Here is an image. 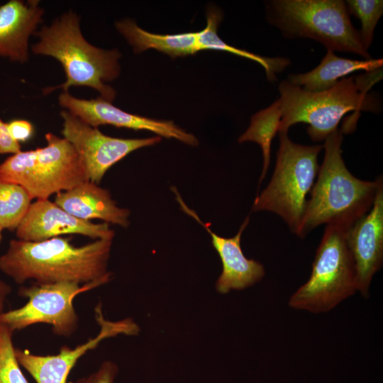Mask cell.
Returning a JSON list of instances; mask_svg holds the SVG:
<instances>
[{
  "instance_id": "24",
  "label": "cell",
  "mask_w": 383,
  "mask_h": 383,
  "mask_svg": "<svg viewBox=\"0 0 383 383\" xmlns=\"http://www.w3.org/2000/svg\"><path fill=\"white\" fill-rule=\"evenodd\" d=\"M13 333L0 323V383H28L16 357Z\"/></svg>"
},
{
  "instance_id": "20",
  "label": "cell",
  "mask_w": 383,
  "mask_h": 383,
  "mask_svg": "<svg viewBox=\"0 0 383 383\" xmlns=\"http://www.w3.org/2000/svg\"><path fill=\"white\" fill-rule=\"evenodd\" d=\"M222 19L223 13L219 9L210 6L207 9L206 26L204 29L198 32L199 42L203 50L226 51L253 60L264 68L267 79L272 82L276 79L277 74L280 73L289 66L290 64L289 59L261 56L245 50L235 48L225 43L217 34Z\"/></svg>"
},
{
  "instance_id": "28",
  "label": "cell",
  "mask_w": 383,
  "mask_h": 383,
  "mask_svg": "<svg viewBox=\"0 0 383 383\" xmlns=\"http://www.w3.org/2000/svg\"><path fill=\"white\" fill-rule=\"evenodd\" d=\"M11 292V287L0 279V315L4 312V305L8 296Z\"/></svg>"
},
{
  "instance_id": "25",
  "label": "cell",
  "mask_w": 383,
  "mask_h": 383,
  "mask_svg": "<svg viewBox=\"0 0 383 383\" xmlns=\"http://www.w3.org/2000/svg\"><path fill=\"white\" fill-rule=\"evenodd\" d=\"M118 372L115 362L104 361L95 372L79 379L76 383H114Z\"/></svg>"
},
{
  "instance_id": "21",
  "label": "cell",
  "mask_w": 383,
  "mask_h": 383,
  "mask_svg": "<svg viewBox=\"0 0 383 383\" xmlns=\"http://www.w3.org/2000/svg\"><path fill=\"white\" fill-rule=\"evenodd\" d=\"M281 111L277 101L266 109L255 113L248 129L239 137L238 142L252 141L257 143L262 151L263 168L259 184L264 179L270 162L271 143L279 132Z\"/></svg>"
},
{
  "instance_id": "9",
  "label": "cell",
  "mask_w": 383,
  "mask_h": 383,
  "mask_svg": "<svg viewBox=\"0 0 383 383\" xmlns=\"http://www.w3.org/2000/svg\"><path fill=\"white\" fill-rule=\"evenodd\" d=\"M101 284L92 282L82 286L77 282L36 284L21 287L18 294L28 299L23 306L0 315V323L13 332L37 323L52 327L54 334L70 337L79 326V316L74 309V297Z\"/></svg>"
},
{
  "instance_id": "4",
  "label": "cell",
  "mask_w": 383,
  "mask_h": 383,
  "mask_svg": "<svg viewBox=\"0 0 383 383\" xmlns=\"http://www.w3.org/2000/svg\"><path fill=\"white\" fill-rule=\"evenodd\" d=\"M382 79V67L357 76L344 77L329 89L311 92L294 86L287 80L278 86L277 100L281 111L279 133H288L298 123H307L306 131L314 142L325 140L338 129L341 118L348 112L355 117L362 110L374 111V99L370 89Z\"/></svg>"
},
{
  "instance_id": "8",
  "label": "cell",
  "mask_w": 383,
  "mask_h": 383,
  "mask_svg": "<svg viewBox=\"0 0 383 383\" xmlns=\"http://www.w3.org/2000/svg\"><path fill=\"white\" fill-rule=\"evenodd\" d=\"M345 232L338 226L327 225L310 277L290 297L291 307L325 313L357 290L355 263Z\"/></svg>"
},
{
  "instance_id": "1",
  "label": "cell",
  "mask_w": 383,
  "mask_h": 383,
  "mask_svg": "<svg viewBox=\"0 0 383 383\" xmlns=\"http://www.w3.org/2000/svg\"><path fill=\"white\" fill-rule=\"evenodd\" d=\"M112 241L97 239L74 246L63 237L36 242L13 239L0 256V271L19 284L28 280L103 284L111 279L108 262Z\"/></svg>"
},
{
  "instance_id": "3",
  "label": "cell",
  "mask_w": 383,
  "mask_h": 383,
  "mask_svg": "<svg viewBox=\"0 0 383 383\" xmlns=\"http://www.w3.org/2000/svg\"><path fill=\"white\" fill-rule=\"evenodd\" d=\"M343 131L337 129L324 140V158L311 190L299 237L326 223L348 231L371 209L382 176L365 181L353 176L342 157Z\"/></svg>"
},
{
  "instance_id": "16",
  "label": "cell",
  "mask_w": 383,
  "mask_h": 383,
  "mask_svg": "<svg viewBox=\"0 0 383 383\" xmlns=\"http://www.w3.org/2000/svg\"><path fill=\"white\" fill-rule=\"evenodd\" d=\"M38 0H10L0 6V58L25 63L29 38L43 22L45 11Z\"/></svg>"
},
{
  "instance_id": "6",
  "label": "cell",
  "mask_w": 383,
  "mask_h": 383,
  "mask_svg": "<svg viewBox=\"0 0 383 383\" xmlns=\"http://www.w3.org/2000/svg\"><path fill=\"white\" fill-rule=\"evenodd\" d=\"M46 145L20 151L0 164V180L23 187L31 199H48L89 181L86 167L73 145L52 133Z\"/></svg>"
},
{
  "instance_id": "27",
  "label": "cell",
  "mask_w": 383,
  "mask_h": 383,
  "mask_svg": "<svg viewBox=\"0 0 383 383\" xmlns=\"http://www.w3.org/2000/svg\"><path fill=\"white\" fill-rule=\"evenodd\" d=\"M21 151V144L11 135L7 123L0 118V154H16Z\"/></svg>"
},
{
  "instance_id": "22",
  "label": "cell",
  "mask_w": 383,
  "mask_h": 383,
  "mask_svg": "<svg viewBox=\"0 0 383 383\" xmlns=\"http://www.w3.org/2000/svg\"><path fill=\"white\" fill-rule=\"evenodd\" d=\"M31 198L21 185L0 180V223L4 229L16 231L26 214Z\"/></svg>"
},
{
  "instance_id": "26",
  "label": "cell",
  "mask_w": 383,
  "mask_h": 383,
  "mask_svg": "<svg viewBox=\"0 0 383 383\" xmlns=\"http://www.w3.org/2000/svg\"><path fill=\"white\" fill-rule=\"evenodd\" d=\"M7 126L11 137L19 143L29 140L33 135L34 127L27 120H13Z\"/></svg>"
},
{
  "instance_id": "5",
  "label": "cell",
  "mask_w": 383,
  "mask_h": 383,
  "mask_svg": "<svg viewBox=\"0 0 383 383\" xmlns=\"http://www.w3.org/2000/svg\"><path fill=\"white\" fill-rule=\"evenodd\" d=\"M268 21L289 38H306L327 50L348 52L371 59L353 26L341 0H273L268 4Z\"/></svg>"
},
{
  "instance_id": "19",
  "label": "cell",
  "mask_w": 383,
  "mask_h": 383,
  "mask_svg": "<svg viewBox=\"0 0 383 383\" xmlns=\"http://www.w3.org/2000/svg\"><path fill=\"white\" fill-rule=\"evenodd\" d=\"M115 27L136 54L152 48L174 59L203 50L199 42L198 32L165 35L152 33L139 27L135 21L130 18L116 21Z\"/></svg>"
},
{
  "instance_id": "10",
  "label": "cell",
  "mask_w": 383,
  "mask_h": 383,
  "mask_svg": "<svg viewBox=\"0 0 383 383\" xmlns=\"http://www.w3.org/2000/svg\"><path fill=\"white\" fill-rule=\"evenodd\" d=\"M63 138L74 148L82 159L90 181L99 184L106 172L131 152L154 145L161 137L119 138L103 133L66 110L60 112Z\"/></svg>"
},
{
  "instance_id": "12",
  "label": "cell",
  "mask_w": 383,
  "mask_h": 383,
  "mask_svg": "<svg viewBox=\"0 0 383 383\" xmlns=\"http://www.w3.org/2000/svg\"><path fill=\"white\" fill-rule=\"evenodd\" d=\"M59 105L86 123L96 128L111 125L117 128L145 130L160 137L174 138L185 144L196 146L198 139L172 121H160L128 113L101 97L85 99L77 98L68 91L58 96Z\"/></svg>"
},
{
  "instance_id": "14",
  "label": "cell",
  "mask_w": 383,
  "mask_h": 383,
  "mask_svg": "<svg viewBox=\"0 0 383 383\" xmlns=\"http://www.w3.org/2000/svg\"><path fill=\"white\" fill-rule=\"evenodd\" d=\"M355 260L357 290L368 297L370 282L383 262V183L370 210L345 232Z\"/></svg>"
},
{
  "instance_id": "29",
  "label": "cell",
  "mask_w": 383,
  "mask_h": 383,
  "mask_svg": "<svg viewBox=\"0 0 383 383\" xmlns=\"http://www.w3.org/2000/svg\"><path fill=\"white\" fill-rule=\"evenodd\" d=\"M4 229L3 228L1 223H0V243L1 242V240H2V232Z\"/></svg>"
},
{
  "instance_id": "13",
  "label": "cell",
  "mask_w": 383,
  "mask_h": 383,
  "mask_svg": "<svg viewBox=\"0 0 383 383\" xmlns=\"http://www.w3.org/2000/svg\"><path fill=\"white\" fill-rule=\"evenodd\" d=\"M15 231L17 239L30 242L66 234H79L95 240L113 239L115 235L109 223L79 219L49 199L32 202Z\"/></svg>"
},
{
  "instance_id": "18",
  "label": "cell",
  "mask_w": 383,
  "mask_h": 383,
  "mask_svg": "<svg viewBox=\"0 0 383 383\" xmlns=\"http://www.w3.org/2000/svg\"><path fill=\"white\" fill-rule=\"evenodd\" d=\"M382 59L353 60L338 57L333 51L327 50L316 68L302 74H292L287 81L307 91H323L335 86L351 72L357 70L371 72L382 68Z\"/></svg>"
},
{
  "instance_id": "17",
  "label": "cell",
  "mask_w": 383,
  "mask_h": 383,
  "mask_svg": "<svg viewBox=\"0 0 383 383\" xmlns=\"http://www.w3.org/2000/svg\"><path fill=\"white\" fill-rule=\"evenodd\" d=\"M54 202L81 220L99 219L123 228L130 224V211L118 206L109 190L90 180L57 194Z\"/></svg>"
},
{
  "instance_id": "7",
  "label": "cell",
  "mask_w": 383,
  "mask_h": 383,
  "mask_svg": "<svg viewBox=\"0 0 383 383\" xmlns=\"http://www.w3.org/2000/svg\"><path fill=\"white\" fill-rule=\"evenodd\" d=\"M279 147L274 170L267 187L257 196L252 211L279 215L299 236L311 192L319 170L318 156L323 145L292 142L287 133H279Z\"/></svg>"
},
{
  "instance_id": "15",
  "label": "cell",
  "mask_w": 383,
  "mask_h": 383,
  "mask_svg": "<svg viewBox=\"0 0 383 383\" xmlns=\"http://www.w3.org/2000/svg\"><path fill=\"white\" fill-rule=\"evenodd\" d=\"M181 209L198 221L211 237V243L221 260L223 270L216 283V289L221 294L231 290H240L260 282L265 274L263 265L252 259L247 258L241 249V235L249 223L247 217L237 234L233 238H223L211 231L197 213L189 209L175 187H172Z\"/></svg>"
},
{
  "instance_id": "23",
  "label": "cell",
  "mask_w": 383,
  "mask_h": 383,
  "mask_svg": "<svg viewBox=\"0 0 383 383\" xmlns=\"http://www.w3.org/2000/svg\"><path fill=\"white\" fill-rule=\"evenodd\" d=\"M345 2L349 14L357 18L361 22L359 31L362 47L365 50L370 48L377 22L383 13L382 0H348Z\"/></svg>"
},
{
  "instance_id": "11",
  "label": "cell",
  "mask_w": 383,
  "mask_h": 383,
  "mask_svg": "<svg viewBox=\"0 0 383 383\" xmlns=\"http://www.w3.org/2000/svg\"><path fill=\"white\" fill-rule=\"evenodd\" d=\"M95 318L100 331L94 338L83 344L70 348L61 347L60 353L54 355H39L27 350L15 349V355L20 366L25 368L37 383H67V377L78 360L87 351L94 349L104 339L119 334L134 335L138 331L137 325L131 319L110 321L104 318L101 305L95 309Z\"/></svg>"
},
{
  "instance_id": "2",
  "label": "cell",
  "mask_w": 383,
  "mask_h": 383,
  "mask_svg": "<svg viewBox=\"0 0 383 383\" xmlns=\"http://www.w3.org/2000/svg\"><path fill=\"white\" fill-rule=\"evenodd\" d=\"M34 35L38 40L31 46L38 55L56 59L62 65L66 79L60 85L43 89L44 94L61 89L68 91L74 86L87 87L96 90L100 97L113 102L116 90L107 82L120 74L118 49L105 50L89 43L80 28V17L72 10L55 18L49 26H43Z\"/></svg>"
}]
</instances>
